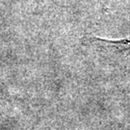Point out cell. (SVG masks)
Listing matches in <instances>:
<instances>
[{"mask_svg":"<svg viewBox=\"0 0 130 130\" xmlns=\"http://www.w3.org/2000/svg\"><path fill=\"white\" fill-rule=\"evenodd\" d=\"M94 41L101 42V43L113 46L114 48L118 49L119 51H123V50H129L130 49V37L122 39V40H113V41H108V40H103L99 38H94Z\"/></svg>","mask_w":130,"mask_h":130,"instance_id":"6da1fadb","label":"cell"}]
</instances>
